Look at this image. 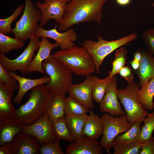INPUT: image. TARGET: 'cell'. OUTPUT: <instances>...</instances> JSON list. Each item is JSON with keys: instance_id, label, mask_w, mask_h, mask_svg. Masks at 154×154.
I'll list each match as a JSON object with an SVG mask.
<instances>
[{"instance_id": "cell-1", "label": "cell", "mask_w": 154, "mask_h": 154, "mask_svg": "<svg viewBox=\"0 0 154 154\" xmlns=\"http://www.w3.org/2000/svg\"><path fill=\"white\" fill-rule=\"evenodd\" d=\"M52 95L44 84L33 88L27 101L16 109L13 117L0 118V127L9 125L27 126L34 123L46 112Z\"/></svg>"}, {"instance_id": "cell-2", "label": "cell", "mask_w": 154, "mask_h": 154, "mask_svg": "<svg viewBox=\"0 0 154 154\" xmlns=\"http://www.w3.org/2000/svg\"><path fill=\"white\" fill-rule=\"evenodd\" d=\"M107 0H71L66 6L62 21L58 23V31L67 30L74 25L95 21L100 24L102 10Z\"/></svg>"}, {"instance_id": "cell-3", "label": "cell", "mask_w": 154, "mask_h": 154, "mask_svg": "<svg viewBox=\"0 0 154 154\" xmlns=\"http://www.w3.org/2000/svg\"><path fill=\"white\" fill-rule=\"evenodd\" d=\"M53 56L78 76H87L96 71L94 61L87 49L77 45L55 51Z\"/></svg>"}, {"instance_id": "cell-4", "label": "cell", "mask_w": 154, "mask_h": 154, "mask_svg": "<svg viewBox=\"0 0 154 154\" xmlns=\"http://www.w3.org/2000/svg\"><path fill=\"white\" fill-rule=\"evenodd\" d=\"M46 74L50 78L46 86L52 94L65 96L72 84V71L54 57L52 54L42 63Z\"/></svg>"}, {"instance_id": "cell-5", "label": "cell", "mask_w": 154, "mask_h": 154, "mask_svg": "<svg viewBox=\"0 0 154 154\" xmlns=\"http://www.w3.org/2000/svg\"><path fill=\"white\" fill-rule=\"evenodd\" d=\"M137 37L136 33H133L117 40L108 41L97 35V41L88 40L80 44L87 49L92 56L95 64L96 71L99 74L103 61L107 56L119 47L135 40Z\"/></svg>"}, {"instance_id": "cell-6", "label": "cell", "mask_w": 154, "mask_h": 154, "mask_svg": "<svg viewBox=\"0 0 154 154\" xmlns=\"http://www.w3.org/2000/svg\"><path fill=\"white\" fill-rule=\"evenodd\" d=\"M140 86L133 81L128 83L124 88L117 89V96L123 106L128 119L132 124L143 120L148 113L140 103L137 93Z\"/></svg>"}, {"instance_id": "cell-7", "label": "cell", "mask_w": 154, "mask_h": 154, "mask_svg": "<svg viewBox=\"0 0 154 154\" xmlns=\"http://www.w3.org/2000/svg\"><path fill=\"white\" fill-rule=\"evenodd\" d=\"M23 15L16 23L12 33L14 36L24 42L35 36L41 13L34 5L31 0H25Z\"/></svg>"}, {"instance_id": "cell-8", "label": "cell", "mask_w": 154, "mask_h": 154, "mask_svg": "<svg viewBox=\"0 0 154 154\" xmlns=\"http://www.w3.org/2000/svg\"><path fill=\"white\" fill-rule=\"evenodd\" d=\"M104 131L100 144L105 151L110 152L114 145V139L127 131L133 125L129 121L126 114L114 116L105 113L101 117Z\"/></svg>"}, {"instance_id": "cell-9", "label": "cell", "mask_w": 154, "mask_h": 154, "mask_svg": "<svg viewBox=\"0 0 154 154\" xmlns=\"http://www.w3.org/2000/svg\"><path fill=\"white\" fill-rule=\"evenodd\" d=\"M35 36L30 39L29 44L22 52L16 58L11 59L4 54L0 53V64L8 71L18 70L23 74H27L28 68L38 50L40 41Z\"/></svg>"}, {"instance_id": "cell-10", "label": "cell", "mask_w": 154, "mask_h": 154, "mask_svg": "<svg viewBox=\"0 0 154 154\" xmlns=\"http://www.w3.org/2000/svg\"><path fill=\"white\" fill-rule=\"evenodd\" d=\"M44 2L40 1L35 4V7L41 13L39 25L43 28L51 19H54L58 23L62 20L67 3L71 0H43Z\"/></svg>"}, {"instance_id": "cell-11", "label": "cell", "mask_w": 154, "mask_h": 154, "mask_svg": "<svg viewBox=\"0 0 154 154\" xmlns=\"http://www.w3.org/2000/svg\"><path fill=\"white\" fill-rule=\"evenodd\" d=\"M21 127V131L36 138L40 146L53 142L55 139L52 131V122L46 112L34 123Z\"/></svg>"}, {"instance_id": "cell-12", "label": "cell", "mask_w": 154, "mask_h": 154, "mask_svg": "<svg viewBox=\"0 0 154 154\" xmlns=\"http://www.w3.org/2000/svg\"><path fill=\"white\" fill-rule=\"evenodd\" d=\"M117 86V78L115 75L108 84L106 92L100 103L101 112L107 113L114 116L125 114L118 100Z\"/></svg>"}, {"instance_id": "cell-13", "label": "cell", "mask_w": 154, "mask_h": 154, "mask_svg": "<svg viewBox=\"0 0 154 154\" xmlns=\"http://www.w3.org/2000/svg\"><path fill=\"white\" fill-rule=\"evenodd\" d=\"M95 76H86L82 82L78 84H72L68 90L69 96L73 98L86 108H93L92 93Z\"/></svg>"}, {"instance_id": "cell-14", "label": "cell", "mask_w": 154, "mask_h": 154, "mask_svg": "<svg viewBox=\"0 0 154 154\" xmlns=\"http://www.w3.org/2000/svg\"><path fill=\"white\" fill-rule=\"evenodd\" d=\"M58 26L54 28L46 30L40 27L39 25L35 34L37 37H42L52 39L56 41L61 50H65L75 44L74 42L77 39V36L74 29L69 28L63 33H60L57 30Z\"/></svg>"}, {"instance_id": "cell-15", "label": "cell", "mask_w": 154, "mask_h": 154, "mask_svg": "<svg viewBox=\"0 0 154 154\" xmlns=\"http://www.w3.org/2000/svg\"><path fill=\"white\" fill-rule=\"evenodd\" d=\"M65 152L66 154H102L104 149L97 139L84 135L70 142Z\"/></svg>"}, {"instance_id": "cell-16", "label": "cell", "mask_w": 154, "mask_h": 154, "mask_svg": "<svg viewBox=\"0 0 154 154\" xmlns=\"http://www.w3.org/2000/svg\"><path fill=\"white\" fill-rule=\"evenodd\" d=\"M12 144V154H40V145L38 140L21 131L15 136Z\"/></svg>"}, {"instance_id": "cell-17", "label": "cell", "mask_w": 154, "mask_h": 154, "mask_svg": "<svg viewBox=\"0 0 154 154\" xmlns=\"http://www.w3.org/2000/svg\"><path fill=\"white\" fill-rule=\"evenodd\" d=\"M38 52L31 62L27 71V74L36 71L43 74H46L42 67V62L50 55L51 50L59 47L57 43H52L46 37H41Z\"/></svg>"}, {"instance_id": "cell-18", "label": "cell", "mask_w": 154, "mask_h": 154, "mask_svg": "<svg viewBox=\"0 0 154 154\" xmlns=\"http://www.w3.org/2000/svg\"><path fill=\"white\" fill-rule=\"evenodd\" d=\"M142 54L138 69L135 71L141 87L147 83L154 77V56L147 50L139 48Z\"/></svg>"}, {"instance_id": "cell-19", "label": "cell", "mask_w": 154, "mask_h": 154, "mask_svg": "<svg viewBox=\"0 0 154 154\" xmlns=\"http://www.w3.org/2000/svg\"><path fill=\"white\" fill-rule=\"evenodd\" d=\"M9 74L17 81L19 89L17 94L13 100V102L19 104L26 93L29 90L38 85L48 83L50 80L49 76H44L40 78L31 79L21 76L14 72L8 71Z\"/></svg>"}, {"instance_id": "cell-20", "label": "cell", "mask_w": 154, "mask_h": 154, "mask_svg": "<svg viewBox=\"0 0 154 154\" xmlns=\"http://www.w3.org/2000/svg\"><path fill=\"white\" fill-rule=\"evenodd\" d=\"M14 90L0 82V118L11 117L15 115L16 109L11 101Z\"/></svg>"}, {"instance_id": "cell-21", "label": "cell", "mask_w": 154, "mask_h": 154, "mask_svg": "<svg viewBox=\"0 0 154 154\" xmlns=\"http://www.w3.org/2000/svg\"><path fill=\"white\" fill-rule=\"evenodd\" d=\"M83 127L84 135L97 139L103 135L104 125L101 117L90 111Z\"/></svg>"}, {"instance_id": "cell-22", "label": "cell", "mask_w": 154, "mask_h": 154, "mask_svg": "<svg viewBox=\"0 0 154 154\" xmlns=\"http://www.w3.org/2000/svg\"><path fill=\"white\" fill-rule=\"evenodd\" d=\"M65 98L64 96L52 94L46 111L51 122L64 116Z\"/></svg>"}, {"instance_id": "cell-23", "label": "cell", "mask_w": 154, "mask_h": 154, "mask_svg": "<svg viewBox=\"0 0 154 154\" xmlns=\"http://www.w3.org/2000/svg\"><path fill=\"white\" fill-rule=\"evenodd\" d=\"M88 116L86 114L66 116L67 127L74 139L84 135L83 127Z\"/></svg>"}, {"instance_id": "cell-24", "label": "cell", "mask_w": 154, "mask_h": 154, "mask_svg": "<svg viewBox=\"0 0 154 154\" xmlns=\"http://www.w3.org/2000/svg\"><path fill=\"white\" fill-rule=\"evenodd\" d=\"M137 95L139 101L146 110L154 109V77L138 91Z\"/></svg>"}, {"instance_id": "cell-25", "label": "cell", "mask_w": 154, "mask_h": 154, "mask_svg": "<svg viewBox=\"0 0 154 154\" xmlns=\"http://www.w3.org/2000/svg\"><path fill=\"white\" fill-rule=\"evenodd\" d=\"M142 121L143 120H140L136 121L127 131L117 135L114 140V145L117 143H125L139 142L141 125Z\"/></svg>"}, {"instance_id": "cell-26", "label": "cell", "mask_w": 154, "mask_h": 154, "mask_svg": "<svg viewBox=\"0 0 154 154\" xmlns=\"http://www.w3.org/2000/svg\"><path fill=\"white\" fill-rule=\"evenodd\" d=\"M52 126L55 139L70 142L74 140L67 127L65 116L60 117L52 122Z\"/></svg>"}, {"instance_id": "cell-27", "label": "cell", "mask_w": 154, "mask_h": 154, "mask_svg": "<svg viewBox=\"0 0 154 154\" xmlns=\"http://www.w3.org/2000/svg\"><path fill=\"white\" fill-rule=\"evenodd\" d=\"M128 58L127 50L123 47L118 49L116 52L114 59L112 61V68L108 72L109 77H112L119 73L120 70L125 66Z\"/></svg>"}, {"instance_id": "cell-28", "label": "cell", "mask_w": 154, "mask_h": 154, "mask_svg": "<svg viewBox=\"0 0 154 154\" xmlns=\"http://www.w3.org/2000/svg\"><path fill=\"white\" fill-rule=\"evenodd\" d=\"M143 122L144 124L141 127L139 142L143 144L154 139L152 136L154 130V111L149 113Z\"/></svg>"}, {"instance_id": "cell-29", "label": "cell", "mask_w": 154, "mask_h": 154, "mask_svg": "<svg viewBox=\"0 0 154 154\" xmlns=\"http://www.w3.org/2000/svg\"><path fill=\"white\" fill-rule=\"evenodd\" d=\"M112 77L108 76L104 79H100L95 76L92 93V98L95 102L100 104L101 102Z\"/></svg>"}, {"instance_id": "cell-30", "label": "cell", "mask_w": 154, "mask_h": 154, "mask_svg": "<svg viewBox=\"0 0 154 154\" xmlns=\"http://www.w3.org/2000/svg\"><path fill=\"white\" fill-rule=\"evenodd\" d=\"M24 43L18 38H13L0 33V52L1 53H7L12 50L22 48Z\"/></svg>"}, {"instance_id": "cell-31", "label": "cell", "mask_w": 154, "mask_h": 154, "mask_svg": "<svg viewBox=\"0 0 154 154\" xmlns=\"http://www.w3.org/2000/svg\"><path fill=\"white\" fill-rule=\"evenodd\" d=\"M88 109L73 98L65 97L64 113L66 116L73 115H81L89 112Z\"/></svg>"}, {"instance_id": "cell-32", "label": "cell", "mask_w": 154, "mask_h": 154, "mask_svg": "<svg viewBox=\"0 0 154 154\" xmlns=\"http://www.w3.org/2000/svg\"><path fill=\"white\" fill-rule=\"evenodd\" d=\"M143 143L139 142L129 143L114 144V154H139Z\"/></svg>"}, {"instance_id": "cell-33", "label": "cell", "mask_w": 154, "mask_h": 154, "mask_svg": "<svg viewBox=\"0 0 154 154\" xmlns=\"http://www.w3.org/2000/svg\"><path fill=\"white\" fill-rule=\"evenodd\" d=\"M22 130L21 126L9 125L0 127V146L11 142Z\"/></svg>"}, {"instance_id": "cell-34", "label": "cell", "mask_w": 154, "mask_h": 154, "mask_svg": "<svg viewBox=\"0 0 154 154\" xmlns=\"http://www.w3.org/2000/svg\"><path fill=\"white\" fill-rule=\"evenodd\" d=\"M25 5L21 4L18 6L11 16L5 19H0V33L4 34L12 32L13 29L11 25L21 15Z\"/></svg>"}, {"instance_id": "cell-35", "label": "cell", "mask_w": 154, "mask_h": 154, "mask_svg": "<svg viewBox=\"0 0 154 154\" xmlns=\"http://www.w3.org/2000/svg\"><path fill=\"white\" fill-rule=\"evenodd\" d=\"M60 140L55 139L53 142L40 146V154H64L60 144Z\"/></svg>"}, {"instance_id": "cell-36", "label": "cell", "mask_w": 154, "mask_h": 154, "mask_svg": "<svg viewBox=\"0 0 154 154\" xmlns=\"http://www.w3.org/2000/svg\"><path fill=\"white\" fill-rule=\"evenodd\" d=\"M0 82H2L14 90L19 88L17 80L11 76L0 64Z\"/></svg>"}, {"instance_id": "cell-37", "label": "cell", "mask_w": 154, "mask_h": 154, "mask_svg": "<svg viewBox=\"0 0 154 154\" xmlns=\"http://www.w3.org/2000/svg\"><path fill=\"white\" fill-rule=\"evenodd\" d=\"M142 37L143 43L147 50L154 56V28L144 31Z\"/></svg>"}, {"instance_id": "cell-38", "label": "cell", "mask_w": 154, "mask_h": 154, "mask_svg": "<svg viewBox=\"0 0 154 154\" xmlns=\"http://www.w3.org/2000/svg\"><path fill=\"white\" fill-rule=\"evenodd\" d=\"M120 76L125 79L128 83L133 81L134 75L131 68L128 66L122 68L119 72Z\"/></svg>"}, {"instance_id": "cell-39", "label": "cell", "mask_w": 154, "mask_h": 154, "mask_svg": "<svg viewBox=\"0 0 154 154\" xmlns=\"http://www.w3.org/2000/svg\"><path fill=\"white\" fill-rule=\"evenodd\" d=\"M139 154H154V139L142 144Z\"/></svg>"}, {"instance_id": "cell-40", "label": "cell", "mask_w": 154, "mask_h": 154, "mask_svg": "<svg viewBox=\"0 0 154 154\" xmlns=\"http://www.w3.org/2000/svg\"><path fill=\"white\" fill-rule=\"evenodd\" d=\"M12 141L6 143L0 146V154H12Z\"/></svg>"}, {"instance_id": "cell-41", "label": "cell", "mask_w": 154, "mask_h": 154, "mask_svg": "<svg viewBox=\"0 0 154 154\" xmlns=\"http://www.w3.org/2000/svg\"><path fill=\"white\" fill-rule=\"evenodd\" d=\"M130 63L133 69L135 71L137 70L139 68L140 66V61L133 59L130 62Z\"/></svg>"}, {"instance_id": "cell-42", "label": "cell", "mask_w": 154, "mask_h": 154, "mask_svg": "<svg viewBox=\"0 0 154 154\" xmlns=\"http://www.w3.org/2000/svg\"><path fill=\"white\" fill-rule=\"evenodd\" d=\"M133 55L134 59L140 61L141 59L142 54L139 49L133 53Z\"/></svg>"}, {"instance_id": "cell-43", "label": "cell", "mask_w": 154, "mask_h": 154, "mask_svg": "<svg viewBox=\"0 0 154 154\" xmlns=\"http://www.w3.org/2000/svg\"><path fill=\"white\" fill-rule=\"evenodd\" d=\"M117 3L120 6H124L129 4L131 0H116Z\"/></svg>"}, {"instance_id": "cell-44", "label": "cell", "mask_w": 154, "mask_h": 154, "mask_svg": "<svg viewBox=\"0 0 154 154\" xmlns=\"http://www.w3.org/2000/svg\"><path fill=\"white\" fill-rule=\"evenodd\" d=\"M152 6L154 8V2L152 3Z\"/></svg>"}]
</instances>
